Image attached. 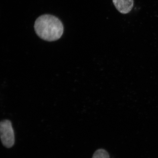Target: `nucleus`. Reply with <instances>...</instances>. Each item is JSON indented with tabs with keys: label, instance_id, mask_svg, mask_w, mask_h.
<instances>
[{
	"label": "nucleus",
	"instance_id": "nucleus-1",
	"mask_svg": "<svg viewBox=\"0 0 158 158\" xmlns=\"http://www.w3.org/2000/svg\"><path fill=\"white\" fill-rule=\"evenodd\" d=\"M34 27L37 35L47 41L57 40L64 32V26L60 20L50 15L39 17L35 21Z\"/></svg>",
	"mask_w": 158,
	"mask_h": 158
},
{
	"label": "nucleus",
	"instance_id": "nucleus-2",
	"mask_svg": "<svg viewBox=\"0 0 158 158\" xmlns=\"http://www.w3.org/2000/svg\"><path fill=\"white\" fill-rule=\"evenodd\" d=\"M0 136L2 143L5 147L10 148L15 145V132L10 120H4L0 123Z\"/></svg>",
	"mask_w": 158,
	"mask_h": 158
},
{
	"label": "nucleus",
	"instance_id": "nucleus-3",
	"mask_svg": "<svg viewBox=\"0 0 158 158\" xmlns=\"http://www.w3.org/2000/svg\"><path fill=\"white\" fill-rule=\"evenodd\" d=\"M116 8L120 13L126 14L133 9L134 0H112Z\"/></svg>",
	"mask_w": 158,
	"mask_h": 158
},
{
	"label": "nucleus",
	"instance_id": "nucleus-4",
	"mask_svg": "<svg viewBox=\"0 0 158 158\" xmlns=\"http://www.w3.org/2000/svg\"><path fill=\"white\" fill-rule=\"evenodd\" d=\"M92 158H110V157L106 150L101 149L97 150Z\"/></svg>",
	"mask_w": 158,
	"mask_h": 158
}]
</instances>
